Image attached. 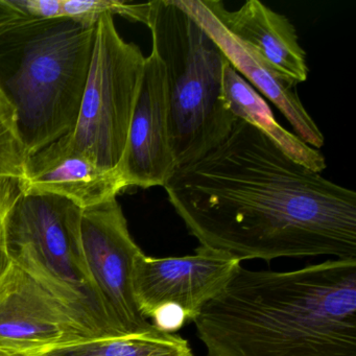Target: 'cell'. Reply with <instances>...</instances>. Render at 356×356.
I'll use <instances>...</instances> for the list:
<instances>
[{
  "instance_id": "2e32d148",
  "label": "cell",
  "mask_w": 356,
  "mask_h": 356,
  "mask_svg": "<svg viewBox=\"0 0 356 356\" xmlns=\"http://www.w3.org/2000/svg\"><path fill=\"white\" fill-rule=\"evenodd\" d=\"M28 158L15 108L0 88V210L3 213L22 195Z\"/></svg>"
},
{
  "instance_id": "9c48e42d",
  "label": "cell",
  "mask_w": 356,
  "mask_h": 356,
  "mask_svg": "<svg viewBox=\"0 0 356 356\" xmlns=\"http://www.w3.org/2000/svg\"><path fill=\"white\" fill-rule=\"evenodd\" d=\"M91 339L99 337L22 268L0 278V350L28 356Z\"/></svg>"
},
{
  "instance_id": "9a60e30c",
  "label": "cell",
  "mask_w": 356,
  "mask_h": 356,
  "mask_svg": "<svg viewBox=\"0 0 356 356\" xmlns=\"http://www.w3.org/2000/svg\"><path fill=\"white\" fill-rule=\"evenodd\" d=\"M28 356H193L186 339L155 329L143 334L99 337Z\"/></svg>"
},
{
  "instance_id": "d6986e66",
  "label": "cell",
  "mask_w": 356,
  "mask_h": 356,
  "mask_svg": "<svg viewBox=\"0 0 356 356\" xmlns=\"http://www.w3.org/2000/svg\"><path fill=\"white\" fill-rule=\"evenodd\" d=\"M0 356H26V355H19V354L10 353V352H6V351H3V350H0Z\"/></svg>"
},
{
  "instance_id": "8fae6325",
  "label": "cell",
  "mask_w": 356,
  "mask_h": 356,
  "mask_svg": "<svg viewBox=\"0 0 356 356\" xmlns=\"http://www.w3.org/2000/svg\"><path fill=\"white\" fill-rule=\"evenodd\" d=\"M128 189L122 172L106 170L70 145L67 136L28 158L22 193L64 197L81 209L118 199Z\"/></svg>"
},
{
  "instance_id": "7c38bea8",
  "label": "cell",
  "mask_w": 356,
  "mask_h": 356,
  "mask_svg": "<svg viewBox=\"0 0 356 356\" xmlns=\"http://www.w3.org/2000/svg\"><path fill=\"white\" fill-rule=\"evenodd\" d=\"M179 3L216 41L232 67L280 110L295 135L306 145L320 149L325 145L324 135L304 108L296 90L297 83L279 74L251 47L233 36L212 13L206 0H179Z\"/></svg>"
},
{
  "instance_id": "3957f363",
  "label": "cell",
  "mask_w": 356,
  "mask_h": 356,
  "mask_svg": "<svg viewBox=\"0 0 356 356\" xmlns=\"http://www.w3.org/2000/svg\"><path fill=\"white\" fill-rule=\"evenodd\" d=\"M95 28L36 19L0 0V88L15 108L29 157L74 133Z\"/></svg>"
},
{
  "instance_id": "7a4b0ae2",
  "label": "cell",
  "mask_w": 356,
  "mask_h": 356,
  "mask_svg": "<svg viewBox=\"0 0 356 356\" xmlns=\"http://www.w3.org/2000/svg\"><path fill=\"white\" fill-rule=\"evenodd\" d=\"M206 356H356V259L237 266L195 321Z\"/></svg>"
},
{
  "instance_id": "4fadbf2b",
  "label": "cell",
  "mask_w": 356,
  "mask_h": 356,
  "mask_svg": "<svg viewBox=\"0 0 356 356\" xmlns=\"http://www.w3.org/2000/svg\"><path fill=\"white\" fill-rule=\"evenodd\" d=\"M206 3L233 36L251 47L279 74L297 84L307 81L306 53L287 17L258 0H249L236 11H228L218 0Z\"/></svg>"
},
{
  "instance_id": "5b68a950",
  "label": "cell",
  "mask_w": 356,
  "mask_h": 356,
  "mask_svg": "<svg viewBox=\"0 0 356 356\" xmlns=\"http://www.w3.org/2000/svg\"><path fill=\"white\" fill-rule=\"evenodd\" d=\"M83 209L64 197L22 193L3 213L6 247L22 268L97 337H118L93 286L83 253Z\"/></svg>"
},
{
  "instance_id": "8992f818",
  "label": "cell",
  "mask_w": 356,
  "mask_h": 356,
  "mask_svg": "<svg viewBox=\"0 0 356 356\" xmlns=\"http://www.w3.org/2000/svg\"><path fill=\"white\" fill-rule=\"evenodd\" d=\"M145 63L141 49L120 36L113 16H103L95 28L78 122L67 137L74 149L106 170L122 172Z\"/></svg>"
},
{
  "instance_id": "e0dca14e",
  "label": "cell",
  "mask_w": 356,
  "mask_h": 356,
  "mask_svg": "<svg viewBox=\"0 0 356 356\" xmlns=\"http://www.w3.org/2000/svg\"><path fill=\"white\" fill-rule=\"evenodd\" d=\"M140 5L118 0H63V17L87 28H95L105 15H120L138 22Z\"/></svg>"
},
{
  "instance_id": "5bb4252c",
  "label": "cell",
  "mask_w": 356,
  "mask_h": 356,
  "mask_svg": "<svg viewBox=\"0 0 356 356\" xmlns=\"http://www.w3.org/2000/svg\"><path fill=\"white\" fill-rule=\"evenodd\" d=\"M222 88L229 109L235 118L261 131L279 149L308 170L321 174L327 168L323 154L280 126L266 102L230 63L225 67Z\"/></svg>"
},
{
  "instance_id": "6da1fadb",
  "label": "cell",
  "mask_w": 356,
  "mask_h": 356,
  "mask_svg": "<svg viewBox=\"0 0 356 356\" xmlns=\"http://www.w3.org/2000/svg\"><path fill=\"white\" fill-rule=\"evenodd\" d=\"M201 247L239 261L356 259V193L308 170L237 118L226 139L164 185Z\"/></svg>"
},
{
  "instance_id": "ac0fdd59",
  "label": "cell",
  "mask_w": 356,
  "mask_h": 356,
  "mask_svg": "<svg viewBox=\"0 0 356 356\" xmlns=\"http://www.w3.org/2000/svg\"><path fill=\"white\" fill-rule=\"evenodd\" d=\"M11 266L12 261L8 255L7 247H6L3 213L0 210V278L6 274Z\"/></svg>"
},
{
  "instance_id": "30bf717a",
  "label": "cell",
  "mask_w": 356,
  "mask_h": 356,
  "mask_svg": "<svg viewBox=\"0 0 356 356\" xmlns=\"http://www.w3.org/2000/svg\"><path fill=\"white\" fill-rule=\"evenodd\" d=\"M170 145L165 72L152 51L145 68L129 130L122 172L128 188L161 186L176 172Z\"/></svg>"
},
{
  "instance_id": "ba28073f",
  "label": "cell",
  "mask_w": 356,
  "mask_h": 356,
  "mask_svg": "<svg viewBox=\"0 0 356 356\" xmlns=\"http://www.w3.org/2000/svg\"><path fill=\"white\" fill-rule=\"evenodd\" d=\"M241 264L222 252L200 245L193 255L155 258L140 253L133 268V293L147 320L158 310L172 308L193 322L228 284Z\"/></svg>"
},
{
  "instance_id": "277c9868",
  "label": "cell",
  "mask_w": 356,
  "mask_h": 356,
  "mask_svg": "<svg viewBox=\"0 0 356 356\" xmlns=\"http://www.w3.org/2000/svg\"><path fill=\"white\" fill-rule=\"evenodd\" d=\"M140 22L165 72L170 145L177 168L201 159L228 137L237 118L224 95L226 56L179 0L143 5Z\"/></svg>"
},
{
  "instance_id": "52a82bcc",
  "label": "cell",
  "mask_w": 356,
  "mask_h": 356,
  "mask_svg": "<svg viewBox=\"0 0 356 356\" xmlns=\"http://www.w3.org/2000/svg\"><path fill=\"white\" fill-rule=\"evenodd\" d=\"M81 239L91 281L115 332L126 337L157 329L135 301L133 268L143 250L131 236L118 199L83 210Z\"/></svg>"
}]
</instances>
